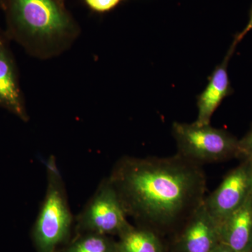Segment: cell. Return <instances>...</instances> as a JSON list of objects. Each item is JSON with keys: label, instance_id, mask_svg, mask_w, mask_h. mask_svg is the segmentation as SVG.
I'll use <instances>...</instances> for the list:
<instances>
[{"label": "cell", "instance_id": "7a4b0ae2", "mask_svg": "<svg viewBox=\"0 0 252 252\" xmlns=\"http://www.w3.org/2000/svg\"><path fill=\"white\" fill-rule=\"evenodd\" d=\"M6 35L32 57L47 60L67 51L81 28L59 0H4Z\"/></svg>", "mask_w": 252, "mask_h": 252}, {"label": "cell", "instance_id": "2e32d148", "mask_svg": "<svg viewBox=\"0 0 252 252\" xmlns=\"http://www.w3.org/2000/svg\"><path fill=\"white\" fill-rule=\"evenodd\" d=\"M214 252H235L234 250L230 249L229 247L227 246V245H224L223 243H220V245L217 247L216 250Z\"/></svg>", "mask_w": 252, "mask_h": 252}, {"label": "cell", "instance_id": "3957f363", "mask_svg": "<svg viewBox=\"0 0 252 252\" xmlns=\"http://www.w3.org/2000/svg\"><path fill=\"white\" fill-rule=\"evenodd\" d=\"M47 175L45 198L34 228V241L40 252H53L72 224L65 190L54 158L47 162Z\"/></svg>", "mask_w": 252, "mask_h": 252}, {"label": "cell", "instance_id": "5b68a950", "mask_svg": "<svg viewBox=\"0 0 252 252\" xmlns=\"http://www.w3.org/2000/svg\"><path fill=\"white\" fill-rule=\"evenodd\" d=\"M120 199L108 179L104 181L81 214V225L93 233L118 234L131 226Z\"/></svg>", "mask_w": 252, "mask_h": 252}, {"label": "cell", "instance_id": "7c38bea8", "mask_svg": "<svg viewBox=\"0 0 252 252\" xmlns=\"http://www.w3.org/2000/svg\"><path fill=\"white\" fill-rule=\"evenodd\" d=\"M65 252H117V243L106 235L92 233L79 239Z\"/></svg>", "mask_w": 252, "mask_h": 252}, {"label": "cell", "instance_id": "ba28073f", "mask_svg": "<svg viewBox=\"0 0 252 252\" xmlns=\"http://www.w3.org/2000/svg\"><path fill=\"white\" fill-rule=\"evenodd\" d=\"M220 243L218 225L203 203L182 226L174 252H214Z\"/></svg>", "mask_w": 252, "mask_h": 252}, {"label": "cell", "instance_id": "5bb4252c", "mask_svg": "<svg viewBox=\"0 0 252 252\" xmlns=\"http://www.w3.org/2000/svg\"><path fill=\"white\" fill-rule=\"evenodd\" d=\"M237 158L248 162L252 168V126L243 138L239 140Z\"/></svg>", "mask_w": 252, "mask_h": 252}, {"label": "cell", "instance_id": "30bf717a", "mask_svg": "<svg viewBox=\"0 0 252 252\" xmlns=\"http://www.w3.org/2000/svg\"><path fill=\"white\" fill-rule=\"evenodd\" d=\"M218 228L220 243L236 252H252V193Z\"/></svg>", "mask_w": 252, "mask_h": 252}, {"label": "cell", "instance_id": "52a82bcc", "mask_svg": "<svg viewBox=\"0 0 252 252\" xmlns=\"http://www.w3.org/2000/svg\"><path fill=\"white\" fill-rule=\"evenodd\" d=\"M9 41L6 32L0 27V107L27 122L29 115Z\"/></svg>", "mask_w": 252, "mask_h": 252}, {"label": "cell", "instance_id": "9a60e30c", "mask_svg": "<svg viewBox=\"0 0 252 252\" xmlns=\"http://www.w3.org/2000/svg\"><path fill=\"white\" fill-rule=\"evenodd\" d=\"M251 31H252V6L251 9H250V18H249L248 24L246 25V26H245L243 31L238 33V34L235 35L233 42L238 45L239 43L243 40L244 37Z\"/></svg>", "mask_w": 252, "mask_h": 252}, {"label": "cell", "instance_id": "277c9868", "mask_svg": "<svg viewBox=\"0 0 252 252\" xmlns=\"http://www.w3.org/2000/svg\"><path fill=\"white\" fill-rule=\"evenodd\" d=\"M172 135L177 147V154L202 165L229 160L238 157L239 140L223 129L210 125L175 122Z\"/></svg>", "mask_w": 252, "mask_h": 252}, {"label": "cell", "instance_id": "ac0fdd59", "mask_svg": "<svg viewBox=\"0 0 252 252\" xmlns=\"http://www.w3.org/2000/svg\"><path fill=\"white\" fill-rule=\"evenodd\" d=\"M59 1H61L62 4H65V0H59Z\"/></svg>", "mask_w": 252, "mask_h": 252}, {"label": "cell", "instance_id": "8992f818", "mask_svg": "<svg viewBox=\"0 0 252 252\" xmlns=\"http://www.w3.org/2000/svg\"><path fill=\"white\" fill-rule=\"evenodd\" d=\"M252 193V168L247 162L225 176L215 191L205 196L203 204L217 225L233 213Z\"/></svg>", "mask_w": 252, "mask_h": 252}, {"label": "cell", "instance_id": "9c48e42d", "mask_svg": "<svg viewBox=\"0 0 252 252\" xmlns=\"http://www.w3.org/2000/svg\"><path fill=\"white\" fill-rule=\"evenodd\" d=\"M235 43L225 55L224 59L212 73L209 84L200 95L198 96V114L195 124L199 126L210 125L212 115L220 107L223 99L233 92L228 73V63L237 47Z\"/></svg>", "mask_w": 252, "mask_h": 252}, {"label": "cell", "instance_id": "6da1fadb", "mask_svg": "<svg viewBox=\"0 0 252 252\" xmlns=\"http://www.w3.org/2000/svg\"><path fill=\"white\" fill-rule=\"evenodd\" d=\"M108 180L126 215L157 233L183 226L203 203L207 189L201 165L177 154L122 158Z\"/></svg>", "mask_w": 252, "mask_h": 252}, {"label": "cell", "instance_id": "8fae6325", "mask_svg": "<svg viewBox=\"0 0 252 252\" xmlns=\"http://www.w3.org/2000/svg\"><path fill=\"white\" fill-rule=\"evenodd\" d=\"M119 236L117 252H164L158 235L149 228H135L131 225Z\"/></svg>", "mask_w": 252, "mask_h": 252}, {"label": "cell", "instance_id": "e0dca14e", "mask_svg": "<svg viewBox=\"0 0 252 252\" xmlns=\"http://www.w3.org/2000/svg\"><path fill=\"white\" fill-rule=\"evenodd\" d=\"M3 6H4V0H0V10L2 11Z\"/></svg>", "mask_w": 252, "mask_h": 252}, {"label": "cell", "instance_id": "4fadbf2b", "mask_svg": "<svg viewBox=\"0 0 252 252\" xmlns=\"http://www.w3.org/2000/svg\"><path fill=\"white\" fill-rule=\"evenodd\" d=\"M124 0H83L88 9L98 14H104L117 9Z\"/></svg>", "mask_w": 252, "mask_h": 252}]
</instances>
